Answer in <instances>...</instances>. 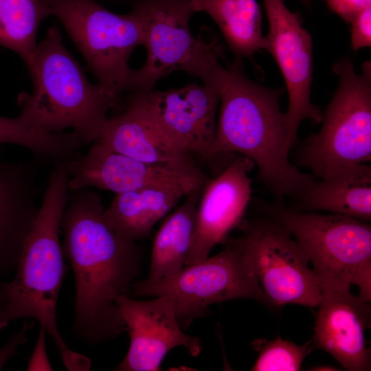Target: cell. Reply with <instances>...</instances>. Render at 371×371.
I'll return each mask as SVG.
<instances>
[{
    "mask_svg": "<svg viewBox=\"0 0 371 371\" xmlns=\"http://www.w3.org/2000/svg\"><path fill=\"white\" fill-rule=\"evenodd\" d=\"M104 210L98 194L88 188L71 190L60 224L76 286L72 330L89 344L126 330L117 300L129 295L142 258L135 241L109 227Z\"/></svg>",
    "mask_w": 371,
    "mask_h": 371,
    "instance_id": "obj_1",
    "label": "cell"
},
{
    "mask_svg": "<svg viewBox=\"0 0 371 371\" xmlns=\"http://www.w3.org/2000/svg\"><path fill=\"white\" fill-rule=\"evenodd\" d=\"M219 96L220 110L211 157L236 152L258 167V179L279 199L299 196L315 178L289 160L291 149L285 113L280 109L282 88H269L247 78L241 62L216 64L201 78Z\"/></svg>",
    "mask_w": 371,
    "mask_h": 371,
    "instance_id": "obj_2",
    "label": "cell"
},
{
    "mask_svg": "<svg viewBox=\"0 0 371 371\" xmlns=\"http://www.w3.org/2000/svg\"><path fill=\"white\" fill-rule=\"evenodd\" d=\"M54 164L15 276L11 281L0 279V329L17 319H34L52 338L67 370H88L89 360L67 346L56 322L58 293L68 270L59 231L69 199V175L67 161Z\"/></svg>",
    "mask_w": 371,
    "mask_h": 371,
    "instance_id": "obj_3",
    "label": "cell"
},
{
    "mask_svg": "<svg viewBox=\"0 0 371 371\" xmlns=\"http://www.w3.org/2000/svg\"><path fill=\"white\" fill-rule=\"evenodd\" d=\"M27 68L32 91L19 94L21 115L42 131L70 128L83 144L94 142L109 110L115 106L99 85L87 79L57 27L48 28Z\"/></svg>",
    "mask_w": 371,
    "mask_h": 371,
    "instance_id": "obj_4",
    "label": "cell"
},
{
    "mask_svg": "<svg viewBox=\"0 0 371 371\" xmlns=\"http://www.w3.org/2000/svg\"><path fill=\"white\" fill-rule=\"evenodd\" d=\"M271 217L294 238L322 289H349L371 300V227L368 222L336 214L302 213L269 207Z\"/></svg>",
    "mask_w": 371,
    "mask_h": 371,
    "instance_id": "obj_5",
    "label": "cell"
},
{
    "mask_svg": "<svg viewBox=\"0 0 371 371\" xmlns=\"http://www.w3.org/2000/svg\"><path fill=\"white\" fill-rule=\"evenodd\" d=\"M333 70L339 78L338 87L323 114L320 130L306 139L297 157L298 164L319 179L371 160L370 61L357 74L350 60L343 58Z\"/></svg>",
    "mask_w": 371,
    "mask_h": 371,
    "instance_id": "obj_6",
    "label": "cell"
},
{
    "mask_svg": "<svg viewBox=\"0 0 371 371\" xmlns=\"http://www.w3.org/2000/svg\"><path fill=\"white\" fill-rule=\"evenodd\" d=\"M131 10L141 22L147 56L141 68L131 70L125 92L152 90L178 71L201 79L223 57L216 39L206 41L192 33L189 23L195 12L189 0H136Z\"/></svg>",
    "mask_w": 371,
    "mask_h": 371,
    "instance_id": "obj_7",
    "label": "cell"
},
{
    "mask_svg": "<svg viewBox=\"0 0 371 371\" xmlns=\"http://www.w3.org/2000/svg\"><path fill=\"white\" fill-rule=\"evenodd\" d=\"M216 255L186 265L170 278L135 281L133 297L170 295L182 329L210 313V305L237 298L267 304L243 238H229Z\"/></svg>",
    "mask_w": 371,
    "mask_h": 371,
    "instance_id": "obj_8",
    "label": "cell"
},
{
    "mask_svg": "<svg viewBox=\"0 0 371 371\" xmlns=\"http://www.w3.org/2000/svg\"><path fill=\"white\" fill-rule=\"evenodd\" d=\"M51 16L61 22L97 80L116 106L125 92L133 50L144 45L141 22L133 11L113 13L95 0H49Z\"/></svg>",
    "mask_w": 371,
    "mask_h": 371,
    "instance_id": "obj_9",
    "label": "cell"
},
{
    "mask_svg": "<svg viewBox=\"0 0 371 371\" xmlns=\"http://www.w3.org/2000/svg\"><path fill=\"white\" fill-rule=\"evenodd\" d=\"M245 229L242 238L267 303L317 307L320 281L289 231L273 218L250 223Z\"/></svg>",
    "mask_w": 371,
    "mask_h": 371,
    "instance_id": "obj_10",
    "label": "cell"
},
{
    "mask_svg": "<svg viewBox=\"0 0 371 371\" xmlns=\"http://www.w3.org/2000/svg\"><path fill=\"white\" fill-rule=\"evenodd\" d=\"M218 104L216 89L204 83L130 93L126 100L167 141L206 159L216 139Z\"/></svg>",
    "mask_w": 371,
    "mask_h": 371,
    "instance_id": "obj_11",
    "label": "cell"
},
{
    "mask_svg": "<svg viewBox=\"0 0 371 371\" xmlns=\"http://www.w3.org/2000/svg\"><path fill=\"white\" fill-rule=\"evenodd\" d=\"M263 1L269 23L265 49L273 56L286 83L289 104L284 113L293 148L300 122L309 120L319 124L323 116L311 100L312 37L302 26L300 14L291 11L283 0Z\"/></svg>",
    "mask_w": 371,
    "mask_h": 371,
    "instance_id": "obj_12",
    "label": "cell"
},
{
    "mask_svg": "<svg viewBox=\"0 0 371 371\" xmlns=\"http://www.w3.org/2000/svg\"><path fill=\"white\" fill-rule=\"evenodd\" d=\"M67 170L69 191L91 187L120 194L163 185L200 188L210 179L195 164L148 163L98 142L84 156L69 160Z\"/></svg>",
    "mask_w": 371,
    "mask_h": 371,
    "instance_id": "obj_13",
    "label": "cell"
},
{
    "mask_svg": "<svg viewBox=\"0 0 371 371\" xmlns=\"http://www.w3.org/2000/svg\"><path fill=\"white\" fill-rule=\"evenodd\" d=\"M117 303L131 343L116 370H161L166 354L179 346L186 348L193 357L201 352L199 339L186 334L180 326L170 295L139 300L123 295Z\"/></svg>",
    "mask_w": 371,
    "mask_h": 371,
    "instance_id": "obj_14",
    "label": "cell"
},
{
    "mask_svg": "<svg viewBox=\"0 0 371 371\" xmlns=\"http://www.w3.org/2000/svg\"><path fill=\"white\" fill-rule=\"evenodd\" d=\"M254 166L251 159L240 155L207 183L199 201L197 228L185 265L207 258L216 245L223 244L231 231L241 224L251 198L249 172Z\"/></svg>",
    "mask_w": 371,
    "mask_h": 371,
    "instance_id": "obj_15",
    "label": "cell"
},
{
    "mask_svg": "<svg viewBox=\"0 0 371 371\" xmlns=\"http://www.w3.org/2000/svg\"><path fill=\"white\" fill-rule=\"evenodd\" d=\"M312 344L330 354L349 371L370 370L365 330L370 326L368 302L349 289H322Z\"/></svg>",
    "mask_w": 371,
    "mask_h": 371,
    "instance_id": "obj_16",
    "label": "cell"
},
{
    "mask_svg": "<svg viewBox=\"0 0 371 371\" xmlns=\"http://www.w3.org/2000/svg\"><path fill=\"white\" fill-rule=\"evenodd\" d=\"M41 186L32 162L0 157V279L15 271L39 209Z\"/></svg>",
    "mask_w": 371,
    "mask_h": 371,
    "instance_id": "obj_17",
    "label": "cell"
},
{
    "mask_svg": "<svg viewBox=\"0 0 371 371\" xmlns=\"http://www.w3.org/2000/svg\"><path fill=\"white\" fill-rule=\"evenodd\" d=\"M204 188L186 186H152L116 194L104 210L111 228L127 240L144 238L155 225L190 192Z\"/></svg>",
    "mask_w": 371,
    "mask_h": 371,
    "instance_id": "obj_18",
    "label": "cell"
},
{
    "mask_svg": "<svg viewBox=\"0 0 371 371\" xmlns=\"http://www.w3.org/2000/svg\"><path fill=\"white\" fill-rule=\"evenodd\" d=\"M95 142L148 163L194 164L190 153L164 139L128 105L123 113L107 117Z\"/></svg>",
    "mask_w": 371,
    "mask_h": 371,
    "instance_id": "obj_19",
    "label": "cell"
},
{
    "mask_svg": "<svg viewBox=\"0 0 371 371\" xmlns=\"http://www.w3.org/2000/svg\"><path fill=\"white\" fill-rule=\"evenodd\" d=\"M299 196L304 210L327 211L368 222L371 219V166L357 164L314 180Z\"/></svg>",
    "mask_w": 371,
    "mask_h": 371,
    "instance_id": "obj_20",
    "label": "cell"
},
{
    "mask_svg": "<svg viewBox=\"0 0 371 371\" xmlns=\"http://www.w3.org/2000/svg\"><path fill=\"white\" fill-rule=\"evenodd\" d=\"M203 190L187 194L182 204L162 223L152 245L147 280L170 278L184 267L197 228L198 205Z\"/></svg>",
    "mask_w": 371,
    "mask_h": 371,
    "instance_id": "obj_21",
    "label": "cell"
},
{
    "mask_svg": "<svg viewBox=\"0 0 371 371\" xmlns=\"http://www.w3.org/2000/svg\"><path fill=\"white\" fill-rule=\"evenodd\" d=\"M194 12L209 14L219 27L235 61L265 49L262 14L256 0H189Z\"/></svg>",
    "mask_w": 371,
    "mask_h": 371,
    "instance_id": "obj_22",
    "label": "cell"
},
{
    "mask_svg": "<svg viewBox=\"0 0 371 371\" xmlns=\"http://www.w3.org/2000/svg\"><path fill=\"white\" fill-rule=\"evenodd\" d=\"M50 16L49 0H0V47L16 53L27 67L38 27Z\"/></svg>",
    "mask_w": 371,
    "mask_h": 371,
    "instance_id": "obj_23",
    "label": "cell"
},
{
    "mask_svg": "<svg viewBox=\"0 0 371 371\" xmlns=\"http://www.w3.org/2000/svg\"><path fill=\"white\" fill-rule=\"evenodd\" d=\"M3 143L27 148L37 157L54 162L69 158L77 140L72 132H47L36 128L20 114L16 117L0 116V144Z\"/></svg>",
    "mask_w": 371,
    "mask_h": 371,
    "instance_id": "obj_24",
    "label": "cell"
},
{
    "mask_svg": "<svg viewBox=\"0 0 371 371\" xmlns=\"http://www.w3.org/2000/svg\"><path fill=\"white\" fill-rule=\"evenodd\" d=\"M251 345L259 353L253 371L300 370L304 358L315 348L312 341L297 345L280 337L270 341L258 339Z\"/></svg>",
    "mask_w": 371,
    "mask_h": 371,
    "instance_id": "obj_25",
    "label": "cell"
},
{
    "mask_svg": "<svg viewBox=\"0 0 371 371\" xmlns=\"http://www.w3.org/2000/svg\"><path fill=\"white\" fill-rule=\"evenodd\" d=\"M350 24L351 47L354 51L371 46V7L355 15Z\"/></svg>",
    "mask_w": 371,
    "mask_h": 371,
    "instance_id": "obj_26",
    "label": "cell"
},
{
    "mask_svg": "<svg viewBox=\"0 0 371 371\" xmlns=\"http://www.w3.org/2000/svg\"><path fill=\"white\" fill-rule=\"evenodd\" d=\"M328 8L348 24L364 9L371 7V0H323Z\"/></svg>",
    "mask_w": 371,
    "mask_h": 371,
    "instance_id": "obj_27",
    "label": "cell"
},
{
    "mask_svg": "<svg viewBox=\"0 0 371 371\" xmlns=\"http://www.w3.org/2000/svg\"><path fill=\"white\" fill-rule=\"evenodd\" d=\"M45 334V330L41 326L34 352L28 362L27 370H53L47 355Z\"/></svg>",
    "mask_w": 371,
    "mask_h": 371,
    "instance_id": "obj_28",
    "label": "cell"
},
{
    "mask_svg": "<svg viewBox=\"0 0 371 371\" xmlns=\"http://www.w3.org/2000/svg\"><path fill=\"white\" fill-rule=\"evenodd\" d=\"M33 326L34 321L30 324L25 322L21 330L12 335L8 341L0 348V370L8 360L16 355L18 348L26 342V333Z\"/></svg>",
    "mask_w": 371,
    "mask_h": 371,
    "instance_id": "obj_29",
    "label": "cell"
},
{
    "mask_svg": "<svg viewBox=\"0 0 371 371\" xmlns=\"http://www.w3.org/2000/svg\"><path fill=\"white\" fill-rule=\"evenodd\" d=\"M305 5L308 6L310 3V0H300Z\"/></svg>",
    "mask_w": 371,
    "mask_h": 371,
    "instance_id": "obj_30",
    "label": "cell"
}]
</instances>
